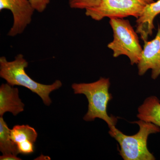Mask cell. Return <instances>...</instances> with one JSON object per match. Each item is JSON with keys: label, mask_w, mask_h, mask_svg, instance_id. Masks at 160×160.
Instances as JSON below:
<instances>
[{"label": "cell", "mask_w": 160, "mask_h": 160, "mask_svg": "<svg viewBox=\"0 0 160 160\" xmlns=\"http://www.w3.org/2000/svg\"><path fill=\"white\" fill-rule=\"evenodd\" d=\"M28 62L22 54L17 55L12 61L5 57L0 58V77L11 86H22L38 94L46 106H50L52 101L49 94L62 86V82L56 80L52 85H44L35 82L25 71Z\"/></svg>", "instance_id": "cell-1"}, {"label": "cell", "mask_w": 160, "mask_h": 160, "mask_svg": "<svg viewBox=\"0 0 160 160\" xmlns=\"http://www.w3.org/2000/svg\"><path fill=\"white\" fill-rule=\"evenodd\" d=\"M110 85L109 78H101L94 82L72 85L74 94L85 95L88 100V111L83 118L85 121L89 122L98 118L106 122L109 128L115 126L117 118L109 116L107 112L108 103L112 98L109 92Z\"/></svg>", "instance_id": "cell-2"}, {"label": "cell", "mask_w": 160, "mask_h": 160, "mask_svg": "<svg viewBox=\"0 0 160 160\" xmlns=\"http://www.w3.org/2000/svg\"><path fill=\"white\" fill-rule=\"evenodd\" d=\"M139 126L136 134L128 136L113 126L109 128V134L118 142L119 153L125 160H154L155 158L148 150L149 135L160 132V128L153 123L140 120L134 122Z\"/></svg>", "instance_id": "cell-3"}, {"label": "cell", "mask_w": 160, "mask_h": 160, "mask_svg": "<svg viewBox=\"0 0 160 160\" xmlns=\"http://www.w3.org/2000/svg\"><path fill=\"white\" fill-rule=\"evenodd\" d=\"M109 19L113 39L107 46L113 52V57L125 55L129 58L131 65L137 64L143 50L137 32L133 29L129 20L122 18Z\"/></svg>", "instance_id": "cell-4"}, {"label": "cell", "mask_w": 160, "mask_h": 160, "mask_svg": "<svg viewBox=\"0 0 160 160\" xmlns=\"http://www.w3.org/2000/svg\"><path fill=\"white\" fill-rule=\"evenodd\" d=\"M153 0H102L99 5L86 9V15L97 21L105 18H123L132 16L138 19L147 5Z\"/></svg>", "instance_id": "cell-5"}, {"label": "cell", "mask_w": 160, "mask_h": 160, "mask_svg": "<svg viewBox=\"0 0 160 160\" xmlns=\"http://www.w3.org/2000/svg\"><path fill=\"white\" fill-rule=\"evenodd\" d=\"M11 11L13 23L8 36L14 37L22 33L31 23L35 10L29 0H0V11Z\"/></svg>", "instance_id": "cell-6"}, {"label": "cell", "mask_w": 160, "mask_h": 160, "mask_svg": "<svg viewBox=\"0 0 160 160\" xmlns=\"http://www.w3.org/2000/svg\"><path fill=\"white\" fill-rule=\"evenodd\" d=\"M138 74L142 76L149 69L151 78L155 80L160 75V26L157 33L151 41L144 42L141 58L137 64Z\"/></svg>", "instance_id": "cell-7"}, {"label": "cell", "mask_w": 160, "mask_h": 160, "mask_svg": "<svg viewBox=\"0 0 160 160\" xmlns=\"http://www.w3.org/2000/svg\"><path fill=\"white\" fill-rule=\"evenodd\" d=\"M25 104L19 97L18 89L8 83L2 84L0 87V117L10 112L13 116L24 111Z\"/></svg>", "instance_id": "cell-8"}, {"label": "cell", "mask_w": 160, "mask_h": 160, "mask_svg": "<svg viewBox=\"0 0 160 160\" xmlns=\"http://www.w3.org/2000/svg\"><path fill=\"white\" fill-rule=\"evenodd\" d=\"M160 13V0L150 3L145 7L136 20V31L143 42L147 41L154 29V20Z\"/></svg>", "instance_id": "cell-9"}, {"label": "cell", "mask_w": 160, "mask_h": 160, "mask_svg": "<svg viewBox=\"0 0 160 160\" xmlns=\"http://www.w3.org/2000/svg\"><path fill=\"white\" fill-rule=\"evenodd\" d=\"M138 112L137 117L140 120L153 123L160 128V101L156 97L146 98Z\"/></svg>", "instance_id": "cell-10"}, {"label": "cell", "mask_w": 160, "mask_h": 160, "mask_svg": "<svg viewBox=\"0 0 160 160\" xmlns=\"http://www.w3.org/2000/svg\"><path fill=\"white\" fill-rule=\"evenodd\" d=\"M10 130L3 117H0V151L3 154L17 156L19 152L16 144L11 139Z\"/></svg>", "instance_id": "cell-11"}, {"label": "cell", "mask_w": 160, "mask_h": 160, "mask_svg": "<svg viewBox=\"0 0 160 160\" xmlns=\"http://www.w3.org/2000/svg\"><path fill=\"white\" fill-rule=\"evenodd\" d=\"M10 137L16 145L26 142L34 143L37 138L38 133L29 125H16L10 130Z\"/></svg>", "instance_id": "cell-12"}, {"label": "cell", "mask_w": 160, "mask_h": 160, "mask_svg": "<svg viewBox=\"0 0 160 160\" xmlns=\"http://www.w3.org/2000/svg\"><path fill=\"white\" fill-rule=\"evenodd\" d=\"M102 0H68L72 9H87L99 5Z\"/></svg>", "instance_id": "cell-13"}, {"label": "cell", "mask_w": 160, "mask_h": 160, "mask_svg": "<svg viewBox=\"0 0 160 160\" xmlns=\"http://www.w3.org/2000/svg\"><path fill=\"white\" fill-rule=\"evenodd\" d=\"M34 143L31 142H26L17 145L19 153L23 155H29L34 151Z\"/></svg>", "instance_id": "cell-14"}, {"label": "cell", "mask_w": 160, "mask_h": 160, "mask_svg": "<svg viewBox=\"0 0 160 160\" xmlns=\"http://www.w3.org/2000/svg\"><path fill=\"white\" fill-rule=\"evenodd\" d=\"M35 11L42 13L45 11L50 2V0H29Z\"/></svg>", "instance_id": "cell-15"}, {"label": "cell", "mask_w": 160, "mask_h": 160, "mask_svg": "<svg viewBox=\"0 0 160 160\" xmlns=\"http://www.w3.org/2000/svg\"><path fill=\"white\" fill-rule=\"evenodd\" d=\"M1 160H22L19 158H18L17 156L14 154H3L0 157Z\"/></svg>", "instance_id": "cell-16"}]
</instances>
